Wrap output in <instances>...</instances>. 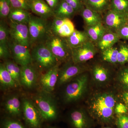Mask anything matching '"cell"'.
<instances>
[{
  "label": "cell",
  "instance_id": "6da1fadb",
  "mask_svg": "<svg viewBox=\"0 0 128 128\" xmlns=\"http://www.w3.org/2000/svg\"><path fill=\"white\" fill-rule=\"evenodd\" d=\"M116 105V99L112 94L104 93L98 94L92 99L90 111L95 118L108 123L113 118Z\"/></svg>",
  "mask_w": 128,
  "mask_h": 128
},
{
  "label": "cell",
  "instance_id": "7a4b0ae2",
  "mask_svg": "<svg viewBox=\"0 0 128 128\" xmlns=\"http://www.w3.org/2000/svg\"><path fill=\"white\" fill-rule=\"evenodd\" d=\"M50 94L42 91L36 94L32 100L42 119L46 121L55 120L58 114L56 100Z\"/></svg>",
  "mask_w": 128,
  "mask_h": 128
},
{
  "label": "cell",
  "instance_id": "3957f363",
  "mask_svg": "<svg viewBox=\"0 0 128 128\" xmlns=\"http://www.w3.org/2000/svg\"><path fill=\"white\" fill-rule=\"evenodd\" d=\"M30 37V48L43 44L51 33L50 22L47 19L31 15L28 24Z\"/></svg>",
  "mask_w": 128,
  "mask_h": 128
},
{
  "label": "cell",
  "instance_id": "277c9868",
  "mask_svg": "<svg viewBox=\"0 0 128 128\" xmlns=\"http://www.w3.org/2000/svg\"><path fill=\"white\" fill-rule=\"evenodd\" d=\"M31 48L32 64L38 70L46 72L60 64L44 43L36 44Z\"/></svg>",
  "mask_w": 128,
  "mask_h": 128
},
{
  "label": "cell",
  "instance_id": "5b68a950",
  "mask_svg": "<svg viewBox=\"0 0 128 128\" xmlns=\"http://www.w3.org/2000/svg\"><path fill=\"white\" fill-rule=\"evenodd\" d=\"M44 44L60 64L67 62L71 59V48L65 38L50 33Z\"/></svg>",
  "mask_w": 128,
  "mask_h": 128
},
{
  "label": "cell",
  "instance_id": "8992f818",
  "mask_svg": "<svg viewBox=\"0 0 128 128\" xmlns=\"http://www.w3.org/2000/svg\"><path fill=\"white\" fill-rule=\"evenodd\" d=\"M88 80L87 74L82 73L68 82L63 94L64 102L70 103L81 98L87 89Z\"/></svg>",
  "mask_w": 128,
  "mask_h": 128
},
{
  "label": "cell",
  "instance_id": "52a82bcc",
  "mask_svg": "<svg viewBox=\"0 0 128 128\" xmlns=\"http://www.w3.org/2000/svg\"><path fill=\"white\" fill-rule=\"evenodd\" d=\"M22 114L30 128H41L42 119L32 100L27 98H22Z\"/></svg>",
  "mask_w": 128,
  "mask_h": 128
},
{
  "label": "cell",
  "instance_id": "ba28073f",
  "mask_svg": "<svg viewBox=\"0 0 128 128\" xmlns=\"http://www.w3.org/2000/svg\"><path fill=\"white\" fill-rule=\"evenodd\" d=\"M65 63L59 69L58 86L66 84L84 71L85 68L82 66L81 64H74L72 59Z\"/></svg>",
  "mask_w": 128,
  "mask_h": 128
},
{
  "label": "cell",
  "instance_id": "9c48e42d",
  "mask_svg": "<svg viewBox=\"0 0 128 128\" xmlns=\"http://www.w3.org/2000/svg\"><path fill=\"white\" fill-rule=\"evenodd\" d=\"M10 37L16 43L30 48V37L28 24L9 20Z\"/></svg>",
  "mask_w": 128,
  "mask_h": 128
},
{
  "label": "cell",
  "instance_id": "30bf717a",
  "mask_svg": "<svg viewBox=\"0 0 128 128\" xmlns=\"http://www.w3.org/2000/svg\"><path fill=\"white\" fill-rule=\"evenodd\" d=\"M71 50L72 60L74 64H77L87 62L92 58L97 52L96 48L91 40Z\"/></svg>",
  "mask_w": 128,
  "mask_h": 128
},
{
  "label": "cell",
  "instance_id": "8fae6325",
  "mask_svg": "<svg viewBox=\"0 0 128 128\" xmlns=\"http://www.w3.org/2000/svg\"><path fill=\"white\" fill-rule=\"evenodd\" d=\"M8 45L14 62L20 66L32 64V58L29 48L9 40Z\"/></svg>",
  "mask_w": 128,
  "mask_h": 128
},
{
  "label": "cell",
  "instance_id": "7c38bea8",
  "mask_svg": "<svg viewBox=\"0 0 128 128\" xmlns=\"http://www.w3.org/2000/svg\"><path fill=\"white\" fill-rule=\"evenodd\" d=\"M51 33L62 38H68L75 29L74 24L69 18L54 17L50 22Z\"/></svg>",
  "mask_w": 128,
  "mask_h": 128
},
{
  "label": "cell",
  "instance_id": "4fadbf2b",
  "mask_svg": "<svg viewBox=\"0 0 128 128\" xmlns=\"http://www.w3.org/2000/svg\"><path fill=\"white\" fill-rule=\"evenodd\" d=\"M60 64L48 70L40 76L39 82L43 91L50 93L54 91L58 82Z\"/></svg>",
  "mask_w": 128,
  "mask_h": 128
},
{
  "label": "cell",
  "instance_id": "5bb4252c",
  "mask_svg": "<svg viewBox=\"0 0 128 128\" xmlns=\"http://www.w3.org/2000/svg\"><path fill=\"white\" fill-rule=\"evenodd\" d=\"M38 71L32 64L21 66L20 85L27 89L34 88L38 80Z\"/></svg>",
  "mask_w": 128,
  "mask_h": 128
},
{
  "label": "cell",
  "instance_id": "9a60e30c",
  "mask_svg": "<svg viewBox=\"0 0 128 128\" xmlns=\"http://www.w3.org/2000/svg\"><path fill=\"white\" fill-rule=\"evenodd\" d=\"M103 21L108 30L116 32L128 22V15L121 14L110 9L105 14Z\"/></svg>",
  "mask_w": 128,
  "mask_h": 128
},
{
  "label": "cell",
  "instance_id": "2e32d148",
  "mask_svg": "<svg viewBox=\"0 0 128 128\" xmlns=\"http://www.w3.org/2000/svg\"><path fill=\"white\" fill-rule=\"evenodd\" d=\"M5 112L10 116H20L22 114V99L17 94H12L5 98L2 104Z\"/></svg>",
  "mask_w": 128,
  "mask_h": 128
},
{
  "label": "cell",
  "instance_id": "e0dca14e",
  "mask_svg": "<svg viewBox=\"0 0 128 128\" xmlns=\"http://www.w3.org/2000/svg\"><path fill=\"white\" fill-rule=\"evenodd\" d=\"M30 11L41 18L48 20L54 17V12L44 0H28Z\"/></svg>",
  "mask_w": 128,
  "mask_h": 128
},
{
  "label": "cell",
  "instance_id": "ac0fdd59",
  "mask_svg": "<svg viewBox=\"0 0 128 128\" xmlns=\"http://www.w3.org/2000/svg\"><path fill=\"white\" fill-rule=\"evenodd\" d=\"M54 17L58 18H72L76 13L74 9L65 0H60L58 5L53 10Z\"/></svg>",
  "mask_w": 128,
  "mask_h": 128
},
{
  "label": "cell",
  "instance_id": "d6986e66",
  "mask_svg": "<svg viewBox=\"0 0 128 128\" xmlns=\"http://www.w3.org/2000/svg\"><path fill=\"white\" fill-rule=\"evenodd\" d=\"M66 38L71 49L78 48L91 40L85 31L82 32L76 29L70 36Z\"/></svg>",
  "mask_w": 128,
  "mask_h": 128
},
{
  "label": "cell",
  "instance_id": "ffe728a7",
  "mask_svg": "<svg viewBox=\"0 0 128 128\" xmlns=\"http://www.w3.org/2000/svg\"><path fill=\"white\" fill-rule=\"evenodd\" d=\"M70 123L73 128H87L88 120L85 113L81 109H76L70 115Z\"/></svg>",
  "mask_w": 128,
  "mask_h": 128
},
{
  "label": "cell",
  "instance_id": "44dd1931",
  "mask_svg": "<svg viewBox=\"0 0 128 128\" xmlns=\"http://www.w3.org/2000/svg\"><path fill=\"white\" fill-rule=\"evenodd\" d=\"M81 14L87 26H92L102 22L100 13L86 7L81 11Z\"/></svg>",
  "mask_w": 128,
  "mask_h": 128
},
{
  "label": "cell",
  "instance_id": "7402d4cb",
  "mask_svg": "<svg viewBox=\"0 0 128 128\" xmlns=\"http://www.w3.org/2000/svg\"><path fill=\"white\" fill-rule=\"evenodd\" d=\"M120 38L115 32H107L97 42L98 46L102 50L112 48L117 43Z\"/></svg>",
  "mask_w": 128,
  "mask_h": 128
},
{
  "label": "cell",
  "instance_id": "603a6c76",
  "mask_svg": "<svg viewBox=\"0 0 128 128\" xmlns=\"http://www.w3.org/2000/svg\"><path fill=\"white\" fill-rule=\"evenodd\" d=\"M0 84L4 89L16 87L18 85L8 71L3 63L0 64Z\"/></svg>",
  "mask_w": 128,
  "mask_h": 128
},
{
  "label": "cell",
  "instance_id": "cb8c5ba5",
  "mask_svg": "<svg viewBox=\"0 0 128 128\" xmlns=\"http://www.w3.org/2000/svg\"><path fill=\"white\" fill-rule=\"evenodd\" d=\"M102 22L92 26H87L85 32L92 41L97 42L106 32L107 29Z\"/></svg>",
  "mask_w": 128,
  "mask_h": 128
},
{
  "label": "cell",
  "instance_id": "d4e9b609",
  "mask_svg": "<svg viewBox=\"0 0 128 128\" xmlns=\"http://www.w3.org/2000/svg\"><path fill=\"white\" fill-rule=\"evenodd\" d=\"M32 14L29 11L22 9H12L8 18L9 20L17 23L28 24Z\"/></svg>",
  "mask_w": 128,
  "mask_h": 128
},
{
  "label": "cell",
  "instance_id": "484cf974",
  "mask_svg": "<svg viewBox=\"0 0 128 128\" xmlns=\"http://www.w3.org/2000/svg\"><path fill=\"white\" fill-rule=\"evenodd\" d=\"M6 69L18 85H20L21 66L14 61L10 60H5L3 63Z\"/></svg>",
  "mask_w": 128,
  "mask_h": 128
},
{
  "label": "cell",
  "instance_id": "4316f807",
  "mask_svg": "<svg viewBox=\"0 0 128 128\" xmlns=\"http://www.w3.org/2000/svg\"><path fill=\"white\" fill-rule=\"evenodd\" d=\"M109 0H84L86 6L97 12L104 11L110 6Z\"/></svg>",
  "mask_w": 128,
  "mask_h": 128
},
{
  "label": "cell",
  "instance_id": "83f0119b",
  "mask_svg": "<svg viewBox=\"0 0 128 128\" xmlns=\"http://www.w3.org/2000/svg\"><path fill=\"white\" fill-rule=\"evenodd\" d=\"M92 74L94 80L99 82H104L107 81L109 77L108 69L100 65H96L92 69Z\"/></svg>",
  "mask_w": 128,
  "mask_h": 128
},
{
  "label": "cell",
  "instance_id": "f1b7e54d",
  "mask_svg": "<svg viewBox=\"0 0 128 128\" xmlns=\"http://www.w3.org/2000/svg\"><path fill=\"white\" fill-rule=\"evenodd\" d=\"M110 9L117 12L128 14V0H111Z\"/></svg>",
  "mask_w": 128,
  "mask_h": 128
},
{
  "label": "cell",
  "instance_id": "f546056e",
  "mask_svg": "<svg viewBox=\"0 0 128 128\" xmlns=\"http://www.w3.org/2000/svg\"><path fill=\"white\" fill-rule=\"evenodd\" d=\"M118 49L112 47L102 50V58L106 62L115 64L118 63Z\"/></svg>",
  "mask_w": 128,
  "mask_h": 128
},
{
  "label": "cell",
  "instance_id": "4dcf8cb0",
  "mask_svg": "<svg viewBox=\"0 0 128 128\" xmlns=\"http://www.w3.org/2000/svg\"><path fill=\"white\" fill-rule=\"evenodd\" d=\"M10 31L9 25L3 19L0 22V44H8L9 42Z\"/></svg>",
  "mask_w": 128,
  "mask_h": 128
},
{
  "label": "cell",
  "instance_id": "1f68e13d",
  "mask_svg": "<svg viewBox=\"0 0 128 128\" xmlns=\"http://www.w3.org/2000/svg\"><path fill=\"white\" fill-rule=\"evenodd\" d=\"M128 62V44H123L118 49V63L124 64Z\"/></svg>",
  "mask_w": 128,
  "mask_h": 128
},
{
  "label": "cell",
  "instance_id": "d6a6232c",
  "mask_svg": "<svg viewBox=\"0 0 128 128\" xmlns=\"http://www.w3.org/2000/svg\"><path fill=\"white\" fill-rule=\"evenodd\" d=\"M11 10L9 0H0V17L2 19L8 18Z\"/></svg>",
  "mask_w": 128,
  "mask_h": 128
},
{
  "label": "cell",
  "instance_id": "836d02e7",
  "mask_svg": "<svg viewBox=\"0 0 128 128\" xmlns=\"http://www.w3.org/2000/svg\"><path fill=\"white\" fill-rule=\"evenodd\" d=\"M9 1L12 9H22L28 11H30L28 0H9Z\"/></svg>",
  "mask_w": 128,
  "mask_h": 128
},
{
  "label": "cell",
  "instance_id": "e575fe53",
  "mask_svg": "<svg viewBox=\"0 0 128 128\" xmlns=\"http://www.w3.org/2000/svg\"><path fill=\"white\" fill-rule=\"evenodd\" d=\"M2 128H26L19 121L14 120L7 118L2 121Z\"/></svg>",
  "mask_w": 128,
  "mask_h": 128
},
{
  "label": "cell",
  "instance_id": "d590c367",
  "mask_svg": "<svg viewBox=\"0 0 128 128\" xmlns=\"http://www.w3.org/2000/svg\"><path fill=\"white\" fill-rule=\"evenodd\" d=\"M12 57L11 53L8 44H0V58L4 60Z\"/></svg>",
  "mask_w": 128,
  "mask_h": 128
},
{
  "label": "cell",
  "instance_id": "8d00e7d4",
  "mask_svg": "<svg viewBox=\"0 0 128 128\" xmlns=\"http://www.w3.org/2000/svg\"><path fill=\"white\" fill-rule=\"evenodd\" d=\"M74 10L76 12H81L84 8L83 0H65Z\"/></svg>",
  "mask_w": 128,
  "mask_h": 128
},
{
  "label": "cell",
  "instance_id": "74e56055",
  "mask_svg": "<svg viewBox=\"0 0 128 128\" xmlns=\"http://www.w3.org/2000/svg\"><path fill=\"white\" fill-rule=\"evenodd\" d=\"M120 39L128 41V21L116 32Z\"/></svg>",
  "mask_w": 128,
  "mask_h": 128
},
{
  "label": "cell",
  "instance_id": "f35d334b",
  "mask_svg": "<svg viewBox=\"0 0 128 128\" xmlns=\"http://www.w3.org/2000/svg\"><path fill=\"white\" fill-rule=\"evenodd\" d=\"M117 123L118 128H128V116L120 114L117 119Z\"/></svg>",
  "mask_w": 128,
  "mask_h": 128
},
{
  "label": "cell",
  "instance_id": "ab89813d",
  "mask_svg": "<svg viewBox=\"0 0 128 128\" xmlns=\"http://www.w3.org/2000/svg\"><path fill=\"white\" fill-rule=\"evenodd\" d=\"M120 80L124 85L128 86V68H125L121 70L120 74Z\"/></svg>",
  "mask_w": 128,
  "mask_h": 128
},
{
  "label": "cell",
  "instance_id": "60d3db41",
  "mask_svg": "<svg viewBox=\"0 0 128 128\" xmlns=\"http://www.w3.org/2000/svg\"><path fill=\"white\" fill-rule=\"evenodd\" d=\"M128 112L126 106L122 103L117 104L115 108V112L117 114H120L126 113Z\"/></svg>",
  "mask_w": 128,
  "mask_h": 128
},
{
  "label": "cell",
  "instance_id": "b9f144b4",
  "mask_svg": "<svg viewBox=\"0 0 128 128\" xmlns=\"http://www.w3.org/2000/svg\"><path fill=\"white\" fill-rule=\"evenodd\" d=\"M53 10L56 7L60 0H44Z\"/></svg>",
  "mask_w": 128,
  "mask_h": 128
},
{
  "label": "cell",
  "instance_id": "7bdbcfd3",
  "mask_svg": "<svg viewBox=\"0 0 128 128\" xmlns=\"http://www.w3.org/2000/svg\"><path fill=\"white\" fill-rule=\"evenodd\" d=\"M122 98L126 105L128 106V92H126L124 93Z\"/></svg>",
  "mask_w": 128,
  "mask_h": 128
},
{
  "label": "cell",
  "instance_id": "ee69618b",
  "mask_svg": "<svg viewBox=\"0 0 128 128\" xmlns=\"http://www.w3.org/2000/svg\"><path fill=\"white\" fill-rule=\"evenodd\" d=\"M46 128H56V127H53V126H48V127H47Z\"/></svg>",
  "mask_w": 128,
  "mask_h": 128
},
{
  "label": "cell",
  "instance_id": "f6af8a7d",
  "mask_svg": "<svg viewBox=\"0 0 128 128\" xmlns=\"http://www.w3.org/2000/svg\"><path fill=\"white\" fill-rule=\"evenodd\" d=\"M110 128V127H104V128Z\"/></svg>",
  "mask_w": 128,
  "mask_h": 128
},
{
  "label": "cell",
  "instance_id": "bcb514c9",
  "mask_svg": "<svg viewBox=\"0 0 128 128\" xmlns=\"http://www.w3.org/2000/svg\"></svg>",
  "mask_w": 128,
  "mask_h": 128
}]
</instances>
